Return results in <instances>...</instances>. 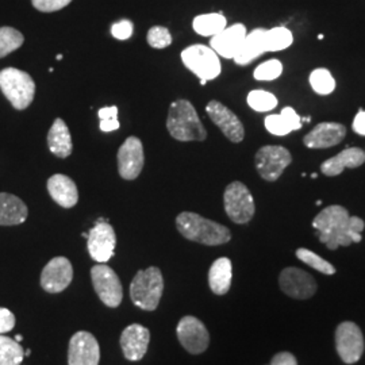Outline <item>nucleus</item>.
I'll return each instance as SVG.
<instances>
[{"label": "nucleus", "mask_w": 365, "mask_h": 365, "mask_svg": "<svg viewBox=\"0 0 365 365\" xmlns=\"http://www.w3.org/2000/svg\"><path fill=\"white\" fill-rule=\"evenodd\" d=\"M48 191L52 196L53 200L64 209H71L78 203V187L75 182L66 175H61V173L53 175L52 178L48 180Z\"/></svg>", "instance_id": "412c9836"}, {"label": "nucleus", "mask_w": 365, "mask_h": 365, "mask_svg": "<svg viewBox=\"0 0 365 365\" xmlns=\"http://www.w3.org/2000/svg\"><path fill=\"white\" fill-rule=\"evenodd\" d=\"M245 37H247V27L242 24H235L233 26L223 29L221 33L211 37L210 48L223 58L233 60Z\"/></svg>", "instance_id": "6ab92c4d"}, {"label": "nucleus", "mask_w": 365, "mask_h": 365, "mask_svg": "<svg viewBox=\"0 0 365 365\" xmlns=\"http://www.w3.org/2000/svg\"><path fill=\"white\" fill-rule=\"evenodd\" d=\"M248 105L259 113H268L277 107V98L271 92L264 90H253L249 92Z\"/></svg>", "instance_id": "2f4dec72"}, {"label": "nucleus", "mask_w": 365, "mask_h": 365, "mask_svg": "<svg viewBox=\"0 0 365 365\" xmlns=\"http://www.w3.org/2000/svg\"><path fill=\"white\" fill-rule=\"evenodd\" d=\"M313 227L322 244L330 250L349 247L361 241L365 222L359 217H351L342 206H329L322 210L313 221Z\"/></svg>", "instance_id": "f257e3e1"}, {"label": "nucleus", "mask_w": 365, "mask_h": 365, "mask_svg": "<svg viewBox=\"0 0 365 365\" xmlns=\"http://www.w3.org/2000/svg\"><path fill=\"white\" fill-rule=\"evenodd\" d=\"M182 64L200 80H214L221 75L220 56L206 45H192L182 52Z\"/></svg>", "instance_id": "423d86ee"}, {"label": "nucleus", "mask_w": 365, "mask_h": 365, "mask_svg": "<svg viewBox=\"0 0 365 365\" xmlns=\"http://www.w3.org/2000/svg\"><path fill=\"white\" fill-rule=\"evenodd\" d=\"M48 146L56 157L66 158L72 155V137L66 122L61 118H57L53 122L52 128L48 133Z\"/></svg>", "instance_id": "a878e982"}, {"label": "nucleus", "mask_w": 365, "mask_h": 365, "mask_svg": "<svg viewBox=\"0 0 365 365\" xmlns=\"http://www.w3.org/2000/svg\"><path fill=\"white\" fill-rule=\"evenodd\" d=\"M91 277L92 284L99 299L108 307H118L123 298V289L114 269L106 264L95 265L92 267Z\"/></svg>", "instance_id": "1a4fd4ad"}, {"label": "nucleus", "mask_w": 365, "mask_h": 365, "mask_svg": "<svg viewBox=\"0 0 365 365\" xmlns=\"http://www.w3.org/2000/svg\"><path fill=\"white\" fill-rule=\"evenodd\" d=\"M269 365H298V361L292 353L280 352L274 354Z\"/></svg>", "instance_id": "ea45409f"}, {"label": "nucleus", "mask_w": 365, "mask_h": 365, "mask_svg": "<svg viewBox=\"0 0 365 365\" xmlns=\"http://www.w3.org/2000/svg\"><path fill=\"white\" fill-rule=\"evenodd\" d=\"M0 90L14 108L25 110L34 101L36 83L25 71L6 68L0 71Z\"/></svg>", "instance_id": "39448f33"}, {"label": "nucleus", "mask_w": 365, "mask_h": 365, "mask_svg": "<svg viewBox=\"0 0 365 365\" xmlns=\"http://www.w3.org/2000/svg\"><path fill=\"white\" fill-rule=\"evenodd\" d=\"M294 41L292 33L287 27H274L271 30H267V43H268V52H280L291 46Z\"/></svg>", "instance_id": "7c9ffc66"}, {"label": "nucleus", "mask_w": 365, "mask_h": 365, "mask_svg": "<svg viewBox=\"0 0 365 365\" xmlns=\"http://www.w3.org/2000/svg\"><path fill=\"white\" fill-rule=\"evenodd\" d=\"M206 111L210 119L221 129L222 133L229 141L238 144L244 140L245 137L244 125L230 108L222 105L218 101H211L206 107Z\"/></svg>", "instance_id": "f3484780"}, {"label": "nucleus", "mask_w": 365, "mask_h": 365, "mask_svg": "<svg viewBox=\"0 0 365 365\" xmlns=\"http://www.w3.org/2000/svg\"><path fill=\"white\" fill-rule=\"evenodd\" d=\"M178 339L184 349L192 354H200L209 348L210 334L202 321L195 317H184L178 325Z\"/></svg>", "instance_id": "ddd939ff"}, {"label": "nucleus", "mask_w": 365, "mask_h": 365, "mask_svg": "<svg viewBox=\"0 0 365 365\" xmlns=\"http://www.w3.org/2000/svg\"><path fill=\"white\" fill-rule=\"evenodd\" d=\"M120 126L118 119H102L101 120V130L110 133V131L118 130Z\"/></svg>", "instance_id": "79ce46f5"}, {"label": "nucleus", "mask_w": 365, "mask_h": 365, "mask_svg": "<svg viewBox=\"0 0 365 365\" xmlns=\"http://www.w3.org/2000/svg\"><path fill=\"white\" fill-rule=\"evenodd\" d=\"M176 227L184 238L209 247L226 244L232 238V233L226 226L190 211H184L178 215Z\"/></svg>", "instance_id": "f03ea898"}, {"label": "nucleus", "mask_w": 365, "mask_h": 365, "mask_svg": "<svg viewBox=\"0 0 365 365\" xmlns=\"http://www.w3.org/2000/svg\"><path fill=\"white\" fill-rule=\"evenodd\" d=\"M317 176H318L317 173H313V175H312V178H313V179H317Z\"/></svg>", "instance_id": "49530a36"}, {"label": "nucleus", "mask_w": 365, "mask_h": 365, "mask_svg": "<svg viewBox=\"0 0 365 365\" xmlns=\"http://www.w3.org/2000/svg\"><path fill=\"white\" fill-rule=\"evenodd\" d=\"M282 73H283V64L279 60L272 58V60H268L257 66L255 69L253 76L259 81H272V80L280 78Z\"/></svg>", "instance_id": "f704fd0d"}, {"label": "nucleus", "mask_w": 365, "mask_h": 365, "mask_svg": "<svg viewBox=\"0 0 365 365\" xmlns=\"http://www.w3.org/2000/svg\"><path fill=\"white\" fill-rule=\"evenodd\" d=\"M279 284L283 292L294 299H309L317 292V283L313 276L295 267L282 271Z\"/></svg>", "instance_id": "4468645a"}, {"label": "nucleus", "mask_w": 365, "mask_h": 365, "mask_svg": "<svg viewBox=\"0 0 365 365\" xmlns=\"http://www.w3.org/2000/svg\"><path fill=\"white\" fill-rule=\"evenodd\" d=\"M144 146L140 138L129 137L118 150V170L122 179L134 180L143 172Z\"/></svg>", "instance_id": "f8f14e48"}, {"label": "nucleus", "mask_w": 365, "mask_h": 365, "mask_svg": "<svg viewBox=\"0 0 365 365\" xmlns=\"http://www.w3.org/2000/svg\"><path fill=\"white\" fill-rule=\"evenodd\" d=\"M117 245V237L113 226L107 220H99L88 233L87 247L90 256L99 264H105L114 255Z\"/></svg>", "instance_id": "9b49d317"}, {"label": "nucleus", "mask_w": 365, "mask_h": 365, "mask_svg": "<svg viewBox=\"0 0 365 365\" xmlns=\"http://www.w3.org/2000/svg\"><path fill=\"white\" fill-rule=\"evenodd\" d=\"M297 257L300 261H303L304 264H307L309 267L314 268L315 271H318V272H322V274H336V268L330 262L324 260L322 257H319L317 253H314V252L309 250V249H298L297 250Z\"/></svg>", "instance_id": "72a5a7b5"}, {"label": "nucleus", "mask_w": 365, "mask_h": 365, "mask_svg": "<svg viewBox=\"0 0 365 365\" xmlns=\"http://www.w3.org/2000/svg\"><path fill=\"white\" fill-rule=\"evenodd\" d=\"M25 359V351L21 342L0 334V365H21Z\"/></svg>", "instance_id": "c85d7f7f"}, {"label": "nucleus", "mask_w": 365, "mask_h": 365, "mask_svg": "<svg viewBox=\"0 0 365 365\" xmlns=\"http://www.w3.org/2000/svg\"><path fill=\"white\" fill-rule=\"evenodd\" d=\"M27 206L18 196L0 194V226H15L26 221Z\"/></svg>", "instance_id": "b1692460"}, {"label": "nucleus", "mask_w": 365, "mask_h": 365, "mask_svg": "<svg viewBox=\"0 0 365 365\" xmlns=\"http://www.w3.org/2000/svg\"><path fill=\"white\" fill-rule=\"evenodd\" d=\"M72 0H31L33 6L42 13H54L63 10Z\"/></svg>", "instance_id": "e433bc0d"}, {"label": "nucleus", "mask_w": 365, "mask_h": 365, "mask_svg": "<svg viewBox=\"0 0 365 365\" xmlns=\"http://www.w3.org/2000/svg\"><path fill=\"white\" fill-rule=\"evenodd\" d=\"M73 279V268L71 261L66 257H54L49 261L42 274H41V286L51 294L63 292Z\"/></svg>", "instance_id": "dca6fc26"}, {"label": "nucleus", "mask_w": 365, "mask_h": 365, "mask_svg": "<svg viewBox=\"0 0 365 365\" xmlns=\"http://www.w3.org/2000/svg\"><path fill=\"white\" fill-rule=\"evenodd\" d=\"M310 84L318 95H329L336 90V80L325 68H318L312 72Z\"/></svg>", "instance_id": "473e14b6"}, {"label": "nucleus", "mask_w": 365, "mask_h": 365, "mask_svg": "<svg viewBox=\"0 0 365 365\" xmlns=\"http://www.w3.org/2000/svg\"><path fill=\"white\" fill-rule=\"evenodd\" d=\"M265 129L277 137H284L291 131L299 130L303 125L302 118L292 107H284L280 114L265 118Z\"/></svg>", "instance_id": "393cba45"}, {"label": "nucleus", "mask_w": 365, "mask_h": 365, "mask_svg": "<svg viewBox=\"0 0 365 365\" xmlns=\"http://www.w3.org/2000/svg\"><path fill=\"white\" fill-rule=\"evenodd\" d=\"M101 348L96 339L88 331H78L69 341L68 364L99 365Z\"/></svg>", "instance_id": "2eb2a0df"}, {"label": "nucleus", "mask_w": 365, "mask_h": 365, "mask_svg": "<svg viewBox=\"0 0 365 365\" xmlns=\"http://www.w3.org/2000/svg\"><path fill=\"white\" fill-rule=\"evenodd\" d=\"M164 291L163 274L157 267L138 271L130 284L133 303L145 312L156 310Z\"/></svg>", "instance_id": "20e7f679"}, {"label": "nucleus", "mask_w": 365, "mask_h": 365, "mask_svg": "<svg viewBox=\"0 0 365 365\" xmlns=\"http://www.w3.org/2000/svg\"><path fill=\"white\" fill-rule=\"evenodd\" d=\"M255 160L261 178L267 182H276L292 163V156L284 146L267 145L259 149Z\"/></svg>", "instance_id": "6e6552de"}, {"label": "nucleus", "mask_w": 365, "mask_h": 365, "mask_svg": "<svg viewBox=\"0 0 365 365\" xmlns=\"http://www.w3.org/2000/svg\"><path fill=\"white\" fill-rule=\"evenodd\" d=\"M111 34L114 36V38L120 41L129 39L133 36V24L128 19H122L111 26Z\"/></svg>", "instance_id": "4c0bfd02"}, {"label": "nucleus", "mask_w": 365, "mask_h": 365, "mask_svg": "<svg viewBox=\"0 0 365 365\" xmlns=\"http://www.w3.org/2000/svg\"><path fill=\"white\" fill-rule=\"evenodd\" d=\"M345 135L346 129L344 125L337 122H322L304 135L303 144L309 149H327L342 143Z\"/></svg>", "instance_id": "a211bd4d"}, {"label": "nucleus", "mask_w": 365, "mask_h": 365, "mask_svg": "<svg viewBox=\"0 0 365 365\" xmlns=\"http://www.w3.org/2000/svg\"><path fill=\"white\" fill-rule=\"evenodd\" d=\"M353 131H356L359 135H365V111L364 110H359V113L356 114V117L353 119Z\"/></svg>", "instance_id": "a19ab883"}, {"label": "nucleus", "mask_w": 365, "mask_h": 365, "mask_svg": "<svg viewBox=\"0 0 365 365\" xmlns=\"http://www.w3.org/2000/svg\"><path fill=\"white\" fill-rule=\"evenodd\" d=\"M15 327V315L9 309L0 307V334L9 333Z\"/></svg>", "instance_id": "58836bf2"}, {"label": "nucleus", "mask_w": 365, "mask_h": 365, "mask_svg": "<svg viewBox=\"0 0 365 365\" xmlns=\"http://www.w3.org/2000/svg\"><path fill=\"white\" fill-rule=\"evenodd\" d=\"M268 52L267 43V30L265 29H256L247 34L240 51L235 56V64L238 66H248L255 61L261 54Z\"/></svg>", "instance_id": "4be33fe9"}, {"label": "nucleus", "mask_w": 365, "mask_h": 365, "mask_svg": "<svg viewBox=\"0 0 365 365\" xmlns=\"http://www.w3.org/2000/svg\"><path fill=\"white\" fill-rule=\"evenodd\" d=\"M98 115L101 118V120H102V119H118V108L115 106L101 108Z\"/></svg>", "instance_id": "37998d69"}, {"label": "nucleus", "mask_w": 365, "mask_h": 365, "mask_svg": "<svg viewBox=\"0 0 365 365\" xmlns=\"http://www.w3.org/2000/svg\"><path fill=\"white\" fill-rule=\"evenodd\" d=\"M192 27L199 36L214 37L227 27V21L222 13L203 14L196 16Z\"/></svg>", "instance_id": "cd10ccee"}, {"label": "nucleus", "mask_w": 365, "mask_h": 365, "mask_svg": "<svg viewBox=\"0 0 365 365\" xmlns=\"http://www.w3.org/2000/svg\"><path fill=\"white\" fill-rule=\"evenodd\" d=\"M148 43L155 49L168 48L172 43V36L167 27L153 26L148 33Z\"/></svg>", "instance_id": "c9c22d12"}, {"label": "nucleus", "mask_w": 365, "mask_h": 365, "mask_svg": "<svg viewBox=\"0 0 365 365\" xmlns=\"http://www.w3.org/2000/svg\"><path fill=\"white\" fill-rule=\"evenodd\" d=\"M30 353H31V351H30V349H27L26 352H25V356L29 357V356H30Z\"/></svg>", "instance_id": "a18cd8bd"}, {"label": "nucleus", "mask_w": 365, "mask_h": 365, "mask_svg": "<svg viewBox=\"0 0 365 365\" xmlns=\"http://www.w3.org/2000/svg\"><path fill=\"white\" fill-rule=\"evenodd\" d=\"M149 341H150L149 330L143 325L133 324L122 331L120 348L128 360L138 361L148 352Z\"/></svg>", "instance_id": "aec40b11"}, {"label": "nucleus", "mask_w": 365, "mask_h": 365, "mask_svg": "<svg viewBox=\"0 0 365 365\" xmlns=\"http://www.w3.org/2000/svg\"><path fill=\"white\" fill-rule=\"evenodd\" d=\"M233 279V265L227 257L214 261L209 272V284L211 291L217 295H225L230 289Z\"/></svg>", "instance_id": "bb28decb"}, {"label": "nucleus", "mask_w": 365, "mask_h": 365, "mask_svg": "<svg viewBox=\"0 0 365 365\" xmlns=\"http://www.w3.org/2000/svg\"><path fill=\"white\" fill-rule=\"evenodd\" d=\"M225 211L227 217L238 225L248 223L256 211L255 199L248 187L241 182H230L223 194Z\"/></svg>", "instance_id": "0eeeda50"}, {"label": "nucleus", "mask_w": 365, "mask_h": 365, "mask_svg": "<svg viewBox=\"0 0 365 365\" xmlns=\"http://www.w3.org/2000/svg\"><path fill=\"white\" fill-rule=\"evenodd\" d=\"M365 163V152L360 148H348L322 163L321 170L327 176H339L345 168H359Z\"/></svg>", "instance_id": "5701e85b"}, {"label": "nucleus", "mask_w": 365, "mask_h": 365, "mask_svg": "<svg viewBox=\"0 0 365 365\" xmlns=\"http://www.w3.org/2000/svg\"><path fill=\"white\" fill-rule=\"evenodd\" d=\"M336 348L345 364L357 363L364 353V337L354 322H342L336 330Z\"/></svg>", "instance_id": "9d476101"}, {"label": "nucleus", "mask_w": 365, "mask_h": 365, "mask_svg": "<svg viewBox=\"0 0 365 365\" xmlns=\"http://www.w3.org/2000/svg\"><path fill=\"white\" fill-rule=\"evenodd\" d=\"M24 41V34L14 27H0V58L19 49Z\"/></svg>", "instance_id": "c756f323"}, {"label": "nucleus", "mask_w": 365, "mask_h": 365, "mask_svg": "<svg viewBox=\"0 0 365 365\" xmlns=\"http://www.w3.org/2000/svg\"><path fill=\"white\" fill-rule=\"evenodd\" d=\"M22 339H24V337H22L21 334H18V336L15 337V341H18V342H22Z\"/></svg>", "instance_id": "c03bdc74"}, {"label": "nucleus", "mask_w": 365, "mask_h": 365, "mask_svg": "<svg viewBox=\"0 0 365 365\" xmlns=\"http://www.w3.org/2000/svg\"><path fill=\"white\" fill-rule=\"evenodd\" d=\"M167 129L175 140L182 143L205 141L207 138V131L197 115L195 107L185 99L175 101L170 105Z\"/></svg>", "instance_id": "7ed1b4c3"}]
</instances>
